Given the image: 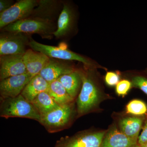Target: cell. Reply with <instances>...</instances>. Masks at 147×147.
<instances>
[{"instance_id":"obj_1","label":"cell","mask_w":147,"mask_h":147,"mask_svg":"<svg viewBox=\"0 0 147 147\" xmlns=\"http://www.w3.org/2000/svg\"><path fill=\"white\" fill-rule=\"evenodd\" d=\"M57 30V23L35 17H29L9 24L1 31L16 32L39 35L43 39H51Z\"/></svg>"},{"instance_id":"obj_2","label":"cell","mask_w":147,"mask_h":147,"mask_svg":"<svg viewBox=\"0 0 147 147\" xmlns=\"http://www.w3.org/2000/svg\"><path fill=\"white\" fill-rule=\"evenodd\" d=\"M0 116L6 119L18 117L40 122V116L31 102L21 94L12 98L1 99Z\"/></svg>"},{"instance_id":"obj_3","label":"cell","mask_w":147,"mask_h":147,"mask_svg":"<svg viewBox=\"0 0 147 147\" xmlns=\"http://www.w3.org/2000/svg\"><path fill=\"white\" fill-rule=\"evenodd\" d=\"M82 78L81 91L76 101L77 112L81 116L89 113L97 105L100 94L95 83L88 72L78 70Z\"/></svg>"},{"instance_id":"obj_4","label":"cell","mask_w":147,"mask_h":147,"mask_svg":"<svg viewBox=\"0 0 147 147\" xmlns=\"http://www.w3.org/2000/svg\"><path fill=\"white\" fill-rule=\"evenodd\" d=\"M73 102L59 105L57 108L40 117L39 123L48 132H59L67 128L72 120L74 111Z\"/></svg>"},{"instance_id":"obj_5","label":"cell","mask_w":147,"mask_h":147,"mask_svg":"<svg viewBox=\"0 0 147 147\" xmlns=\"http://www.w3.org/2000/svg\"><path fill=\"white\" fill-rule=\"evenodd\" d=\"M1 32L0 57L25 54L32 38L31 35L16 32Z\"/></svg>"},{"instance_id":"obj_6","label":"cell","mask_w":147,"mask_h":147,"mask_svg":"<svg viewBox=\"0 0 147 147\" xmlns=\"http://www.w3.org/2000/svg\"><path fill=\"white\" fill-rule=\"evenodd\" d=\"M29 47L35 51L43 53L50 58L66 61H78L88 67L91 66L93 65L91 61L88 58L71 50L42 44L32 38L29 43Z\"/></svg>"},{"instance_id":"obj_7","label":"cell","mask_w":147,"mask_h":147,"mask_svg":"<svg viewBox=\"0 0 147 147\" xmlns=\"http://www.w3.org/2000/svg\"><path fill=\"white\" fill-rule=\"evenodd\" d=\"M38 0L17 1L11 7L0 13V29L28 18L38 5Z\"/></svg>"},{"instance_id":"obj_8","label":"cell","mask_w":147,"mask_h":147,"mask_svg":"<svg viewBox=\"0 0 147 147\" xmlns=\"http://www.w3.org/2000/svg\"><path fill=\"white\" fill-rule=\"evenodd\" d=\"M105 134V131L87 132L62 137L55 147H100Z\"/></svg>"},{"instance_id":"obj_9","label":"cell","mask_w":147,"mask_h":147,"mask_svg":"<svg viewBox=\"0 0 147 147\" xmlns=\"http://www.w3.org/2000/svg\"><path fill=\"white\" fill-rule=\"evenodd\" d=\"M32 76L28 73L11 76L1 81V99L12 98L21 94Z\"/></svg>"},{"instance_id":"obj_10","label":"cell","mask_w":147,"mask_h":147,"mask_svg":"<svg viewBox=\"0 0 147 147\" xmlns=\"http://www.w3.org/2000/svg\"><path fill=\"white\" fill-rule=\"evenodd\" d=\"M21 55H6L0 57V80L11 76L27 73Z\"/></svg>"},{"instance_id":"obj_11","label":"cell","mask_w":147,"mask_h":147,"mask_svg":"<svg viewBox=\"0 0 147 147\" xmlns=\"http://www.w3.org/2000/svg\"><path fill=\"white\" fill-rule=\"evenodd\" d=\"M63 1L38 0V5L31 17H35L57 23L63 7Z\"/></svg>"},{"instance_id":"obj_12","label":"cell","mask_w":147,"mask_h":147,"mask_svg":"<svg viewBox=\"0 0 147 147\" xmlns=\"http://www.w3.org/2000/svg\"><path fill=\"white\" fill-rule=\"evenodd\" d=\"M76 70L67 61L50 58L39 75L50 83L61 76Z\"/></svg>"},{"instance_id":"obj_13","label":"cell","mask_w":147,"mask_h":147,"mask_svg":"<svg viewBox=\"0 0 147 147\" xmlns=\"http://www.w3.org/2000/svg\"><path fill=\"white\" fill-rule=\"evenodd\" d=\"M74 13L70 5L63 1V7L57 22V30L54 36L58 39L64 40L70 34L74 23Z\"/></svg>"},{"instance_id":"obj_14","label":"cell","mask_w":147,"mask_h":147,"mask_svg":"<svg viewBox=\"0 0 147 147\" xmlns=\"http://www.w3.org/2000/svg\"><path fill=\"white\" fill-rule=\"evenodd\" d=\"M50 58L43 53L28 49L23 55L27 72L32 77L39 74Z\"/></svg>"},{"instance_id":"obj_15","label":"cell","mask_w":147,"mask_h":147,"mask_svg":"<svg viewBox=\"0 0 147 147\" xmlns=\"http://www.w3.org/2000/svg\"><path fill=\"white\" fill-rule=\"evenodd\" d=\"M100 147H139V145L114 127L105 134Z\"/></svg>"},{"instance_id":"obj_16","label":"cell","mask_w":147,"mask_h":147,"mask_svg":"<svg viewBox=\"0 0 147 147\" xmlns=\"http://www.w3.org/2000/svg\"><path fill=\"white\" fill-rule=\"evenodd\" d=\"M49 86V83L38 74L32 77L21 94L31 102L40 94L48 91Z\"/></svg>"},{"instance_id":"obj_17","label":"cell","mask_w":147,"mask_h":147,"mask_svg":"<svg viewBox=\"0 0 147 147\" xmlns=\"http://www.w3.org/2000/svg\"><path fill=\"white\" fill-rule=\"evenodd\" d=\"M142 123V119L138 117L124 118L121 119L119 123V130L129 139L138 142Z\"/></svg>"},{"instance_id":"obj_18","label":"cell","mask_w":147,"mask_h":147,"mask_svg":"<svg viewBox=\"0 0 147 147\" xmlns=\"http://www.w3.org/2000/svg\"><path fill=\"white\" fill-rule=\"evenodd\" d=\"M58 80L63 85L69 95L74 99L82 85V78L78 70L64 74Z\"/></svg>"},{"instance_id":"obj_19","label":"cell","mask_w":147,"mask_h":147,"mask_svg":"<svg viewBox=\"0 0 147 147\" xmlns=\"http://www.w3.org/2000/svg\"><path fill=\"white\" fill-rule=\"evenodd\" d=\"M40 117L57 108L58 105L47 92H42L31 102Z\"/></svg>"},{"instance_id":"obj_20","label":"cell","mask_w":147,"mask_h":147,"mask_svg":"<svg viewBox=\"0 0 147 147\" xmlns=\"http://www.w3.org/2000/svg\"><path fill=\"white\" fill-rule=\"evenodd\" d=\"M47 92L59 105L70 103L74 100L58 79L49 83Z\"/></svg>"},{"instance_id":"obj_21","label":"cell","mask_w":147,"mask_h":147,"mask_svg":"<svg viewBox=\"0 0 147 147\" xmlns=\"http://www.w3.org/2000/svg\"><path fill=\"white\" fill-rule=\"evenodd\" d=\"M127 113L136 116L142 115L147 113V106L144 101L135 99L130 101L126 106Z\"/></svg>"},{"instance_id":"obj_22","label":"cell","mask_w":147,"mask_h":147,"mask_svg":"<svg viewBox=\"0 0 147 147\" xmlns=\"http://www.w3.org/2000/svg\"><path fill=\"white\" fill-rule=\"evenodd\" d=\"M131 86V82L128 80L120 81L116 86V92L119 96L125 95L130 90Z\"/></svg>"},{"instance_id":"obj_23","label":"cell","mask_w":147,"mask_h":147,"mask_svg":"<svg viewBox=\"0 0 147 147\" xmlns=\"http://www.w3.org/2000/svg\"><path fill=\"white\" fill-rule=\"evenodd\" d=\"M132 84L134 87L139 88L147 94V79L143 76H135L132 79Z\"/></svg>"},{"instance_id":"obj_24","label":"cell","mask_w":147,"mask_h":147,"mask_svg":"<svg viewBox=\"0 0 147 147\" xmlns=\"http://www.w3.org/2000/svg\"><path fill=\"white\" fill-rule=\"evenodd\" d=\"M119 76L118 74L112 71L107 72L105 76V82L111 86L117 85L119 82Z\"/></svg>"},{"instance_id":"obj_25","label":"cell","mask_w":147,"mask_h":147,"mask_svg":"<svg viewBox=\"0 0 147 147\" xmlns=\"http://www.w3.org/2000/svg\"><path fill=\"white\" fill-rule=\"evenodd\" d=\"M16 2L13 0H1L0 1V13L7 10Z\"/></svg>"},{"instance_id":"obj_26","label":"cell","mask_w":147,"mask_h":147,"mask_svg":"<svg viewBox=\"0 0 147 147\" xmlns=\"http://www.w3.org/2000/svg\"><path fill=\"white\" fill-rule=\"evenodd\" d=\"M147 143V120L146 121L142 133L139 135L138 139V144L139 145Z\"/></svg>"},{"instance_id":"obj_27","label":"cell","mask_w":147,"mask_h":147,"mask_svg":"<svg viewBox=\"0 0 147 147\" xmlns=\"http://www.w3.org/2000/svg\"><path fill=\"white\" fill-rule=\"evenodd\" d=\"M139 147H147V143H145L141 145H139Z\"/></svg>"}]
</instances>
